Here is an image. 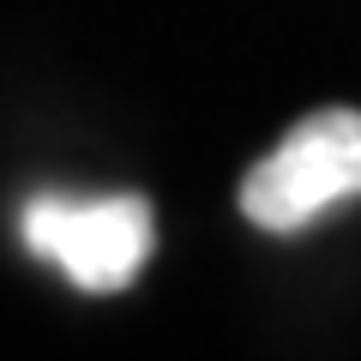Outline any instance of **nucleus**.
<instances>
[{
  "label": "nucleus",
  "instance_id": "nucleus-1",
  "mask_svg": "<svg viewBox=\"0 0 361 361\" xmlns=\"http://www.w3.org/2000/svg\"><path fill=\"white\" fill-rule=\"evenodd\" d=\"M343 199H361V109H319L241 180V217L265 235H295Z\"/></svg>",
  "mask_w": 361,
  "mask_h": 361
},
{
  "label": "nucleus",
  "instance_id": "nucleus-2",
  "mask_svg": "<svg viewBox=\"0 0 361 361\" xmlns=\"http://www.w3.org/2000/svg\"><path fill=\"white\" fill-rule=\"evenodd\" d=\"M18 229H25L30 253L61 265L85 295L127 289L157 241V217L139 193H103V199L37 193L18 217Z\"/></svg>",
  "mask_w": 361,
  "mask_h": 361
}]
</instances>
